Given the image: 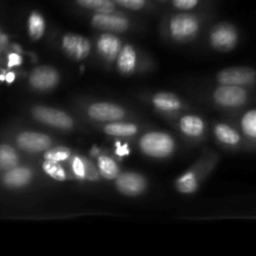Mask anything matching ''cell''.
<instances>
[{
	"label": "cell",
	"instance_id": "cell-1",
	"mask_svg": "<svg viewBox=\"0 0 256 256\" xmlns=\"http://www.w3.org/2000/svg\"><path fill=\"white\" fill-rule=\"evenodd\" d=\"M142 154L152 159H169L176 152V140L172 134L160 130L144 132L138 142Z\"/></svg>",
	"mask_w": 256,
	"mask_h": 256
},
{
	"label": "cell",
	"instance_id": "cell-2",
	"mask_svg": "<svg viewBox=\"0 0 256 256\" xmlns=\"http://www.w3.org/2000/svg\"><path fill=\"white\" fill-rule=\"evenodd\" d=\"M202 22L198 15L182 12L172 15L166 24L168 35L176 42H188L194 40L202 30Z\"/></svg>",
	"mask_w": 256,
	"mask_h": 256
},
{
	"label": "cell",
	"instance_id": "cell-3",
	"mask_svg": "<svg viewBox=\"0 0 256 256\" xmlns=\"http://www.w3.org/2000/svg\"><path fill=\"white\" fill-rule=\"evenodd\" d=\"M32 115L36 122L46 126L62 130V132H70L75 128L74 118L64 110L56 109V108L36 105L32 108Z\"/></svg>",
	"mask_w": 256,
	"mask_h": 256
},
{
	"label": "cell",
	"instance_id": "cell-4",
	"mask_svg": "<svg viewBox=\"0 0 256 256\" xmlns=\"http://www.w3.org/2000/svg\"><path fill=\"white\" fill-rule=\"evenodd\" d=\"M240 34L238 28L230 22H219L210 30L208 42L210 48L216 52H228L238 46Z\"/></svg>",
	"mask_w": 256,
	"mask_h": 256
},
{
	"label": "cell",
	"instance_id": "cell-5",
	"mask_svg": "<svg viewBox=\"0 0 256 256\" xmlns=\"http://www.w3.org/2000/svg\"><path fill=\"white\" fill-rule=\"evenodd\" d=\"M212 99L222 109H239L249 100V92L244 86L219 84L212 90Z\"/></svg>",
	"mask_w": 256,
	"mask_h": 256
},
{
	"label": "cell",
	"instance_id": "cell-6",
	"mask_svg": "<svg viewBox=\"0 0 256 256\" xmlns=\"http://www.w3.org/2000/svg\"><path fill=\"white\" fill-rule=\"evenodd\" d=\"M85 114L90 120L100 124L125 120L129 115L128 110L122 105L112 102H94L85 108Z\"/></svg>",
	"mask_w": 256,
	"mask_h": 256
},
{
	"label": "cell",
	"instance_id": "cell-7",
	"mask_svg": "<svg viewBox=\"0 0 256 256\" xmlns=\"http://www.w3.org/2000/svg\"><path fill=\"white\" fill-rule=\"evenodd\" d=\"M90 25L99 32L122 34L132 28V22L129 18L118 12H94L90 18Z\"/></svg>",
	"mask_w": 256,
	"mask_h": 256
},
{
	"label": "cell",
	"instance_id": "cell-8",
	"mask_svg": "<svg viewBox=\"0 0 256 256\" xmlns=\"http://www.w3.org/2000/svg\"><path fill=\"white\" fill-rule=\"evenodd\" d=\"M60 49L69 59L82 62L90 56L92 44L84 35L78 32H65L60 39Z\"/></svg>",
	"mask_w": 256,
	"mask_h": 256
},
{
	"label": "cell",
	"instance_id": "cell-9",
	"mask_svg": "<svg viewBox=\"0 0 256 256\" xmlns=\"http://www.w3.org/2000/svg\"><path fill=\"white\" fill-rule=\"evenodd\" d=\"M215 80L218 84L252 86L256 84V70L250 66H229L218 72Z\"/></svg>",
	"mask_w": 256,
	"mask_h": 256
},
{
	"label": "cell",
	"instance_id": "cell-10",
	"mask_svg": "<svg viewBox=\"0 0 256 256\" xmlns=\"http://www.w3.org/2000/svg\"><path fill=\"white\" fill-rule=\"evenodd\" d=\"M115 189L124 196L136 198L144 194L149 186V182L138 172H122L114 180Z\"/></svg>",
	"mask_w": 256,
	"mask_h": 256
},
{
	"label": "cell",
	"instance_id": "cell-11",
	"mask_svg": "<svg viewBox=\"0 0 256 256\" xmlns=\"http://www.w3.org/2000/svg\"><path fill=\"white\" fill-rule=\"evenodd\" d=\"M62 75L58 69L50 65L36 66L29 75V84L38 92H50L58 88Z\"/></svg>",
	"mask_w": 256,
	"mask_h": 256
},
{
	"label": "cell",
	"instance_id": "cell-12",
	"mask_svg": "<svg viewBox=\"0 0 256 256\" xmlns=\"http://www.w3.org/2000/svg\"><path fill=\"white\" fill-rule=\"evenodd\" d=\"M122 40L119 38V34L114 32H102L95 39V50L102 62L106 64H112L116 62L120 52L122 49Z\"/></svg>",
	"mask_w": 256,
	"mask_h": 256
},
{
	"label": "cell",
	"instance_id": "cell-13",
	"mask_svg": "<svg viewBox=\"0 0 256 256\" xmlns=\"http://www.w3.org/2000/svg\"><path fill=\"white\" fill-rule=\"evenodd\" d=\"M68 162H69V170L72 178L79 182H96L102 179L99 172H98L96 164H94L89 158L79 154H72Z\"/></svg>",
	"mask_w": 256,
	"mask_h": 256
},
{
	"label": "cell",
	"instance_id": "cell-14",
	"mask_svg": "<svg viewBox=\"0 0 256 256\" xmlns=\"http://www.w3.org/2000/svg\"><path fill=\"white\" fill-rule=\"evenodd\" d=\"M208 172H209L208 165H205V166L195 165V166H192V169H189L188 172H182V174L175 180V189H176V192H180V194H195V192L200 189V185H202V180H204Z\"/></svg>",
	"mask_w": 256,
	"mask_h": 256
},
{
	"label": "cell",
	"instance_id": "cell-15",
	"mask_svg": "<svg viewBox=\"0 0 256 256\" xmlns=\"http://www.w3.org/2000/svg\"><path fill=\"white\" fill-rule=\"evenodd\" d=\"M16 145L19 149L30 154H39L52 146V139L44 132H22L18 135Z\"/></svg>",
	"mask_w": 256,
	"mask_h": 256
},
{
	"label": "cell",
	"instance_id": "cell-16",
	"mask_svg": "<svg viewBox=\"0 0 256 256\" xmlns=\"http://www.w3.org/2000/svg\"><path fill=\"white\" fill-rule=\"evenodd\" d=\"M150 104L158 112L162 115H175L184 110L185 102L179 95L170 92H155L150 98Z\"/></svg>",
	"mask_w": 256,
	"mask_h": 256
},
{
	"label": "cell",
	"instance_id": "cell-17",
	"mask_svg": "<svg viewBox=\"0 0 256 256\" xmlns=\"http://www.w3.org/2000/svg\"><path fill=\"white\" fill-rule=\"evenodd\" d=\"M115 66L119 74L130 76L140 69V55L136 48L132 44H124L122 49L115 62Z\"/></svg>",
	"mask_w": 256,
	"mask_h": 256
},
{
	"label": "cell",
	"instance_id": "cell-18",
	"mask_svg": "<svg viewBox=\"0 0 256 256\" xmlns=\"http://www.w3.org/2000/svg\"><path fill=\"white\" fill-rule=\"evenodd\" d=\"M178 128L184 136L199 140L206 132V122L200 115L185 114L178 122Z\"/></svg>",
	"mask_w": 256,
	"mask_h": 256
},
{
	"label": "cell",
	"instance_id": "cell-19",
	"mask_svg": "<svg viewBox=\"0 0 256 256\" xmlns=\"http://www.w3.org/2000/svg\"><path fill=\"white\" fill-rule=\"evenodd\" d=\"M102 130L105 135L112 138H134L139 134L140 126L135 122L119 120V122H106L102 125Z\"/></svg>",
	"mask_w": 256,
	"mask_h": 256
},
{
	"label": "cell",
	"instance_id": "cell-20",
	"mask_svg": "<svg viewBox=\"0 0 256 256\" xmlns=\"http://www.w3.org/2000/svg\"><path fill=\"white\" fill-rule=\"evenodd\" d=\"M212 132L215 139L225 146H239L242 142V132L225 122H216L212 128Z\"/></svg>",
	"mask_w": 256,
	"mask_h": 256
},
{
	"label": "cell",
	"instance_id": "cell-21",
	"mask_svg": "<svg viewBox=\"0 0 256 256\" xmlns=\"http://www.w3.org/2000/svg\"><path fill=\"white\" fill-rule=\"evenodd\" d=\"M32 179V172L29 168L15 166L8 170L2 178V182L9 188H24L30 184Z\"/></svg>",
	"mask_w": 256,
	"mask_h": 256
},
{
	"label": "cell",
	"instance_id": "cell-22",
	"mask_svg": "<svg viewBox=\"0 0 256 256\" xmlns=\"http://www.w3.org/2000/svg\"><path fill=\"white\" fill-rule=\"evenodd\" d=\"M96 168L100 176L104 180H112L114 182L122 174V168H120L116 159L106 154H100L96 158Z\"/></svg>",
	"mask_w": 256,
	"mask_h": 256
},
{
	"label": "cell",
	"instance_id": "cell-23",
	"mask_svg": "<svg viewBox=\"0 0 256 256\" xmlns=\"http://www.w3.org/2000/svg\"><path fill=\"white\" fill-rule=\"evenodd\" d=\"M46 32V20L42 12H32L28 19V34L32 42H38L44 36Z\"/></svg>",
	"mask_w": 256,
	"mask_h": 256
},
{
	"label": "cell",
	"instance_id": "cell-24",
	"mask_svg": "<svg viewBox=\"0 0 256 256\" xmlns=\"http://www.w3.org/2000/svg\"><path fill=\"white\" fill-rule=\"evenodd\" d=\"M42 172L55 182H66L72 178L70 170L65 169L64 165L60 164V162H49V160H44V162H42Z\"/></svg>",
	"mask_w": 256,
	"mask_h": 256
},
{
	"label": "cell",
	"instance_id": "cell-25",
	"mask_svg": "<svg viewBox=\"0 0 256 256\" xmlns=\"http://www.w3.org/2000/svg\"><path fill=\"white\" fill-rule=\"evenodd\" d=\"M82 9L92 12H116V4L112 0H75Z\"/></svg>",
	"mask_w": 256,
	"mask_h": 256
},
{
	"label": "cell",
	"instance_id": "cell-26",
	"mask_svg": "<svg viewBox=\"0 0 256 256\" xmlns=\"http://www.w3.org/2000/svg\"><path fill=\"white\" fill-rule=\"evenodd\" d=\"M240 130L248 139L256 140V109H250L242 114L240 119Z\"/></svg>",
	"mask_w": 256,
	"mask_h": 256
},
{
	"label": "cell",
	"instance_id": "cell-27",
	"mask_svg": "<svg viewBox=\"0 0 256 256\" xmlns=\"http://www.w3.org/2000/svg\"><path fill=\"white\" fill-rule=\"evenodd\" d=\"M19 155L10 145H0V169L10 170L18 166Z\"/></svg>",
	"mask_w": 256,
	"mask_h": 256
},
{
	"label": "cell",
	"instance_id": "cell-28",
	"mask_svg": "<svg viewBox=\"0 0 256 256\" xmlns=\"http://www.w3.org/2000/svg\"><path fill=\"white\" fill-rule=\"evenodd\" d=\"M72 156V152L66 146H52L44 152V160L64 164Z\"/></svg>",
	"mask_w": 256,
	"mask_h": 256
},
{
	"label": "cell",
	"instance_id": "cell-29",
	"mask_svg": "<svg viewBox=\"0 0 256 256\" xmlns=\"http://www.w3.org/2000/svg\"><path fill=\"white\" fill-rule=\"evenodd\" d=\"M119 6L125 8L128 10H132V12H139L146 8L148 0H112Z\"/></svg>",
	"mask_w": 256,
	"mask_h": 256
},
{
	"label": "cell",
	"instance_id": "cell-30",
	"mask_svg": "<svg viewBox=\"0 0 256 256\" xmlns=\"http://www.w3.org/2000/svg\"><path fill=\"white\" fill-rule=\"evenodd\" d=\"M172 6L179 12H190L199 5L200 0H172Z\"/></svg>",
	"mask_w": 256,
	"mask_h": 256
},
{
	"label": "cell",
	"instance_id": "cell-31",
	"mask_svg": "<svg viewBox=\"0 0 256 256\" xmlns=\"http://www.w3.org/2000/svg\"><path fill=\"white\" fill-rule=\"evenodd\" d=\"M22 64V58H20L19 54H12L9 55V59H8V65L9 66H18V65Z\"/></svg>",
	"mask_w": 256,
	"mask_h": 256
},
{
	"label": "cell",
	"instance_id": "cell-32",
	"mask_svg": "<svg viewBox=\"0 0 256 256\" xmlns=\"http://www.w3.org/2000/svg\"><path fill=\"white\" fill-rule=\"evenodd\" d=\"M115 152H116V155H119V156H125V155L129 154L130 150H129V148L126 146V145H120V144H118L116 150H115Z\"/></svg>",
	"mask_w": 256,
	"mask_h": 256
},
{
	"label": "cell",
	"instance_id": "cell-33",
	"mask_svg": "<svg viewBox=\"0 0 256 256\" xmlns=\"http://www.w3.org/2000/svg\"><path fill=\"white\" fill-rule=\"evenodd\" d=\"M6 42H8V38L5 36L2 32H0V52H2V50L4 49V46L6 45Z\"/></svg>",
	"mask_w": 256,
	"mask_h": 256
},
{
	"label": "cell",
	"instance_id": "cell-34",
	"mask_svg": "<svg viewBox=\"0 0 256 256\" xmlns=\"http://www.w3.org/2000/svg\"><path fill=\"white\" fill-rule=\"evenodd\" d=\"M15 79V74L14 72H8L6 75H5V80H6L8 82H12Z\"/></svg>",
	"mask_w": 256,
	"mask_h": 256
},
{
	"label": "cell",
	"instance_id": "cell-35",
	"mask_svg": "<svg viewBox=\"0 0 256 256\" xmlns=\"http://www.w3.org/2000/svg\"><path fill=\"white\" fill-rule=\"evenodd\" d=\"M159 2H168V0H159Z\"/></svg>",
	"mask_w": 256,
	"mask_h": 256
}]
</instances>
